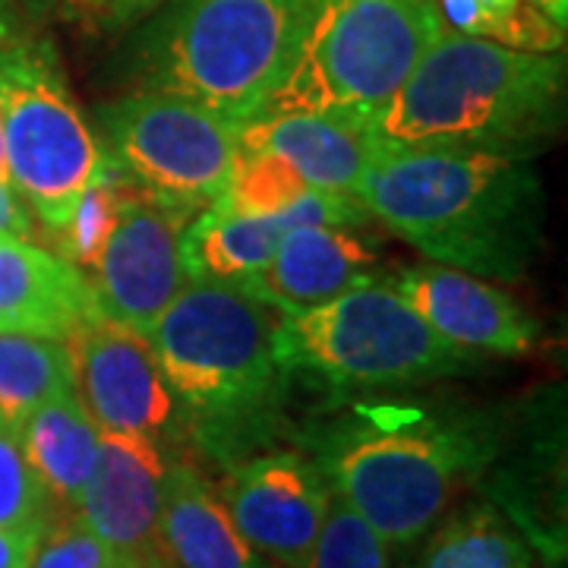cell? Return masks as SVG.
Instances as JSON below:
<instances>
[{"mask_svg":"<svg viewBox=\"0 0 568 568\" xmlns=\"http://www.w3.org/2000/svg\"><path fill=\"white\" fill-rule=\"evenodd\" d=\"M503 407H424L354 398L320 410L297 433L332 493L388 549H414L455 496L499 462Z\"/></svg>","mask_w":568,"mask_h":568,"instance_id":"6da1fadb","label":"cell"},{"mask_svg":"<svg viewBox=\"0 0 568 568\" xmlns=\"http://www.w3.org/2000/svg\"><path fill=\"white\" fill-rule=\"evenodd\" d=\"M354 196L426 260L477 278L518 282L544 244V183L499 152L383 149Z\"/></svg>","mask_w":568,"mask_h":568,"instance_id":"7a4b0ae2","label":"cell"},{"mask_svg":"<svg viewBox=\"0 0 568 568\" xmlns=\"http://www.w3.org/2000/svg\"><path fill=\"white\" fill-rule=\"evenodd\" d=\"M275 316L237 287L190 282L149 332L178 424L224 470L272 446L287 424Z\"/></svg>","mask_w":568,"mask_h":568,"instance_id":"3957f363","label":"cell"},{"mask_svg":"<svg viewBox=\"0 0 568 568\" xmlns=\"http://www.w3.org/2000/svg\"><path fill=\"white\" fill-rule=\"evenodd\" d=\"M566 123V58L448 32L373 118L383 149H484L530 162Z\"/></svg>","mask_w":568,"mask_h":568,"instance_id":"277c9868","label":"cell"},{"mask_svg":"<svg viewBox=\"0 0 568 568\" xmlns=\"http://www.w3.org/2000/svg\"><path fill=\"white\" fill-rule=\"evenodd\" d=\"M316 10L320 0H168L140 22L121 67L136 92L246 123L287 77Z\"/></svg>","mask_w":568,"mask_h":568,"instance_id":"5b68a950","label":"cell"},{"mask_svg":"<svg viewBox=\"0 0 568 568\" xmlns=\"http://www.w3.org/2000/svg\"><path fill=\"white\" fill-rule=\"evenodd\" d=\"M275 357L287 392L323 395V410L373 392H398L484 366V354L452 345L392 284H357L306 313L275 323Z\"/></svg>","mask_w":568,"mask_h":568,"instance_id":"8992f818","label":"cell"},{"mask_svg":"<svg viewBox=\"0 0 568 568\" xmlns=\"http://www.w3.org/2000/svg\"><path fill=\"white\" fill-rule=\"evenodd\" d=\"M39 17L26 0H0V130L13 190L58 234L108 168V152L77 108Z\"/></svg>","mask_w":568,"mask_h":568,"instance_id":"52a82bcc","label":"cell"},{"mask_svg":"<svg viewBox=\"0 0 568 568\" xmlns=\"http://www.w3.org/2000/svg\"><path fill=\"white\" fill-rule=\"evenodd\" d=\"M443 29L436 0H320L304 44L263 114L342 111L373 118Z\"/></svg>","mask_w":568,"mask_h":568,"instance_id":"ba28073f","label":"cell"},{"mask_svg":"<svg viewBox=\"0 0 568 568\" xmlns=\"http://www.w3.org/2000/svg\"><path fill=\"white\" fill-rule=\"evenodd\" d=\"M99 126L108 159L186 222L227 190L244 130L205 104L164 92H130L102 104Z\"/></svg>","mask_w":568,"mask_h":568,"instance_id":"9c48e42d","label":"cell"},{"mask_svg":"<svg viewBox=\"0 0 568 568\" xmlns=\"http://www.w3.org/2000/svg\"><path fill=\"white\" fill-rule=\"evenodd\" d=\"M215 493L260 559L275 568H304L310 562L328 515L332 487L306 452H260L227 467Z\"/></svg>","mask_w":568,"mask_h":568,"instance_id":"30bf717a","label":"cell"},{"mask_svg":"<svg viewBox=\"0 0 568 568\" xmlns=\"http://www.w3.org/2000/svg\"><path fill=\"white\" fill-rule=\"evenodd\" d=\"M77 398L99 433H140L162 439L178 424L149 335L114 320H95L70 338Z\"/></svg>","mask_w":568,"mask_h":568,"instance_id":"8fae6325","label":"cell"},{"mask_svg":"<svg viewBox=\"0 0 568 568\" xmlns=\"http://www.w3.org/2000/svg\"><path fill=\"white\" fill-rule=\"evenodd\" d=\"M186 219L168 212L145 190L130 186L123 215L108 237L95 272V297L102 316L149 335L168 304L181 294L186 272L181 234Z\"/></svg>","mask_w":568,"mask_h":568,"instance_id":"7c38bea8","label":"cell"},{"mask_svg":"<svg viewBox=\"0 0 568 568\" xmlns=\"http://www.w3.org/2000/svg\"><path fill=\"white\" fill-rule=\"evenodd\" d=\"M168 458L159 439L140 433H102L92 477L77 518L133 562H159V518Z\"/></svg>","mask_w":568,"mask_h":568,"instance_id":"4fadbf2b","label":"cell"},{"mask_svg":"<svg viewBox=\"0 0 568 568\" xmlns=\"http://www.w3.org/2000/svg\"><path fill=\"white\" fill-rule=\"evenodd\" d=\"M436 335L477 354H528L540 325L518 301L477 275L443 265H420L392 284Z\"/></svg>","mask_w":568,"mask_h":568,"instance_id":"5bb4252c","label":"cell"},{"mask_svg":"<svg viewBox=\"0 0 568 568\" xmlns=\"http://www.w3.org/2000/svg\"><path fill=\"white\" fill-rule=\"evenodd\" d=\"M241 149H260L287 162L313 190L354 196L383 152L369 118L342 111H284L244 123ZM357 200V196H354Z\"/></svg>","mask_w":568,"mask_h":568,"instance_id":"9a60e30c","label":"cell"},{"mask_svg":"<svg viewBox=\"0 0 568 568\" xmlns=\"http://www.w3.org/2000/svg\"><path fill=\"white\" fill-rule=\"evenodd\" d=\"M102 320L92 278L63 256L17 237H0V332L70 342Z\"/></svg>","mask_w":568,"mask_h":568,"instance_id":"2e32d148","label":"cell"},{"mask_svg":"<svg viewBox=\"0 0 568 568\" xmlns=\"http://www.w3.org/2000/svg\"><path fill=\"white\" fill-rule=\"evenodd\" d=\"M376 278V253L351 227H294L287 231L250 297L278 316L306 313Z\"/></svg>","mask_w":568,"mask_h":568,"instance_id":"e0dca14e","label":"cell"},{"mask_svg":"<svg viewBox=\"0 0 568 568\" xmlns=\"http://www.w3.org/2000/svg\"><path fill=\"white\" fill-rule=\"evenodd\" d=\"M159 552L171 568H265L234 528L219 493L186 462L168 465Z\"/></svg>","mask_w":568,"mask_h":568,"instance_id":"ac0fdd59","label":"cell"},{"mask_svg":"<svg viewBox=\"0 0 568 568\" xmlns=\"http://www.w3.org/2000/svg\"><path fill=\"white\" fill-rule=\"evenodd\" d=\"M294 227L297 215L291 209L272 219H253L215 200L183 227L181 263L186 282L227 284L250 294L278 241Z\"/></svg>","mask_w":568,"mask_h":568,"instance_id":"d6986e66","label":"cell"},{"mask_svg":"<svg viewBox=\"0 0 568 568\" xmlns=\"http://www.w3.org/2000/svg\"><path fill=\"white\" fill-rule=\"evenodd\" d=\"M26 465L48 496L51 518L77 515L80 496L99 458V426L85 414L77 392L36 407L17 429Z\"/></svg>","mask_w":568,"mask_h":568,"instance_id":"ffe728a7","label":"cell"},{"mask_svg":"<svg viewBox=\"0 0 568 568\" xmlns=\"http://www.w3.org/2000/svg\"><path fill=\"white\" fill-rule=\"evenodd\" d=\"M405 568H534V549L496 503H467L436 521Z\"/></svg>","mask_w":568,"mask_h":568,"instance_id":"44dd1931","label":"cell"},{"mask_svg":"<svg viewBox=\"0 0 568 568\" xmlns=\"http://www.w3.org/2000/svg\"><path fill=\"white\" fill-rule=\"evenodd\" d=\"M67 392H77L67 342L0 332V424L17 433L36 407Z\"/></svg>","mask_w":568,"mask_h":568,"instance_id":"7402d4cb","label":"cell"},{"mask_svg":"<svg viewBox=\"0 0 568 568\" xmlns=\"http://www.w3.org/2000/svg\"><path fill=\"white\" fill-rule=\"evenodd\" d=\"M436 7L443 22L462 36L537 54H562L566 48V29L540 17L528 0H436Z\"/></svg>","mask_w":568,"mask_h":568,"instance_id":"603a6c76","label":"cell"},{"mask_svg":"<svg viewBox=\"0 0 568 568\" xmlns=\"http://www.w3.org/2000/svg\"><path fill=\"white\" fill-rule=\"evenodd\" d=\"M126 196H130V186L121 181V168L108 159V168L85 186V193L73 209V219L63 231H58V256L82 272L95 268L108 237L121 222Z\"/></svg>","mask_w":568,"mask_h":568,"instance_id":"cb8c5ba5","label":"cell"},{"mask_svg":"<svg viewBox=\"0 0 568 568\" xmlns=\"http://www.w3.org/2000/svg\"><path fill=\"white\" fill-rule=\"evenodd\" d=\"M310 190L313 186L278 155H268L260 149H241L227 190L219 200L241 215L272 219L301 203Z\"/></svg>","mask_w":568,"mask_h":568,"instance_id":"d4e9b609","label":"cell"},{"mask_svg":"<svg viewBox=\"0 0 568 568\" xmlns=\"http://www.w3.org/2000/svg\"><path fill=\"white\" fill-rule=\"evenodd\" d=\"M304 568H388V547L354 508L332 493L320 540Z\"/></svg>","mask_w":568,"mask_h":568,"instance_id":"484cf974","label":"cell"},{"mask_svg":"<svg viewBox=\"0 0 568 568\" xmlns=\"http://www.w3.org/2000/svg\"><path fill=\"white\" fill-rule=\"evenodd\" d=\"M133 559L82 525L77 515H58L41 530L26 568H130Z\"/></svg>","mask_w":568,"mask_h":568,"instance_id":"4316f807","label":"cell"},{"mask_svg":"<svg viewBox=\"0 0 568 568\" xmlns=\"http://www.w3.org/2000/svg\"><path fill=\"white\" fill-rule=\"evenodd\" d=\"M48 521V496L26 465L17 433L0 424V528H36Z\"/></svg>","mask_w":568,"mask_h":568,"instance_id":"83f0119b","label":"cell"},{"mask_svg":"<svg viewBox=\"0 0 568 568\" xmlns=\"http://www.w3.org/2000/svg\"><path fill=\"white\" fill-rule=\"evenodd\" d=\"M63 17L89 36H121L145 22L168 0H58Z\"/></svg>","mask_w":568,"mask_h":568,"instance_id":"f1b7e54d","label":"cell"},{"mask_svg":"<svg viewBox=\"0 0 568 568\" xmlns=\"http://www.w3.org/2000/svg\"><path fill=\"white\" fill-rule=\"evenodd\" d=\"M0 234L17 237V241H29L36 234L32 212L10 183H0Z\"/></svg>","mask_w":568,"mask_h":568,"instance_id":"f546056e","label":"cell"},{"mask_svg":"<svg viewBox=\"0 0 568 568\" xmlns=\"http://www.w3.org/2000/svg\"><path fill=\"white\" fill-rule=\"evenodd\" d=\"M44 525L36 528H0V568H26Z\"/></svg>","mask_w":568,"mask_h":568,"instance_id":"4dcf8cb0","label":"cell"},{"mask_svg":"<svg viewBox=\"0 0 568 568\" xmlns=\"http://www.w3.org/2000/svg\"><path fill=\"white\" fill-rule=\"evenodd\" d=\"M530 7L540 13V17H547L552 26H559V29H566L568 22V0H528Z\"/></svg>","mask_w":568,"mask_h":568,"instance_id":"1f68e13d","label":"cell"},{"mask_svg":"<svg viewBox=\"0 0 568 568\" xmlns=\"http://www.w3.org/2000/svg\"><path fill=\"white\" fill-rule=\"evenodd\" d=\"M0 183H10V171H7V155H3V130H0ZM13 186V183H10Z\"/></svg>","mask_w":568,"mask_h":568,"instance_id":"d6a6232c","label":"cell"},{"mask_svg":"<svg viewBox=\"0 0 568 568\" xmlns=\"http://www.w3.org/2000/svg\"><path fill=\"white\" fill-rule=\"evenodd\" d=\"M26 3H29V7H32L36 13H44V10H48V7H54L58 0H26Z\"/></svg>","mask_w":568,"mask_h":568,"instance_id":"836d02e7","label":"cell"},{"mask_svg":"<svg viewBox=\"0 0 568 568\" xmlns=\"http://www.w3.org/2000/svg\"><path fill=\"white\" fill-rule=\"evenodd\" d=\"M130 568H171L164 559H159V562H133Z\"/></svg>","mask_w":568,"mask_h":568,"instance_id":"e575fe53","label":"cell"},{"mask_svg":"<svg viewBox=\"0 0 568 568\" xmlns=\"http://www.w3.org/2000/svg\"><path fill=\"white\" fill-rule=\"evenodd\" d=\"M0 237H7V234H0Z\"/></svg>","mask_w":568,"mask_h":568,"instance_id":"d590c367","label":"cell"}]
</instances>
